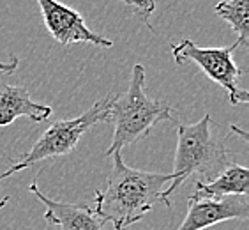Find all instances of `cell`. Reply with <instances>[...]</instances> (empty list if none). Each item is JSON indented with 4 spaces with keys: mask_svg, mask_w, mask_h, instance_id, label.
Returning <instances> with one entry per match:
<instances>
[{
    "mask_svg": "<svg viewBox=\"0 0 249 230\" xmlns=\"http://www.w3.org/2000/svg\"><path fill=\"white\" fill-rule=\"evenodd\" d=\"M52 106L36 103L25 87L0 85V128L13 124L18 117L43 122L52 117Z\"/></svg>",
    "mask_w": 249,
    "mask_h": 230,
    "instance_id": "cell-9",
    "label": "cell"
},
{
    "mask_svg": "<svg viewBox=\"0 0 249 230\" xmlns=\"http://www.w3.org/2000/svg\"><path fill=\"white\" fill-rule=\"evenodd\" d=\"M41 15H43L44 25L48 29L57 43L76 44V43H90L101 46V48H111L113 43L110 39L103 38L94 30L87 27L83 16L78 11L71 9L69 5L58 2V0H37Z\"/></svg>",
    "mask_w": 249,
    "mask_h": 230,
    "instance_id": "cell-6",
    "label": "cell"
},
{
    "mask_svg": "<svg viewBox=\"0 0 249 230\" xmlns=\"http://www.w3.org/2000/svg\"><path fill=\"white\" fill-rule=\"evenodd\" d=\"M18 64H19V58L16 55H11L7 62H0V73L11 75V73H15L18 69Z\"/></svg>",
    "mask_w": 249,
    "mask_h": 230,
    "instance_id": "cell-13",
    "label": "cell"
},
{
    "mask_svg": "<svg viewBox=\"0 0 249 230\" xmlns=\"http://www.w3.org/2000/svg\"><path fill=\"white\" fill-rule=\"evenodd\" d=\"M248 218V197L187 198V214L178 230H203L223 221Z\"/></svg>",
    "mask_w": 249,
    "mask_h": 230,
    "instance_id": "cell-7",
    "label": "cell"
},
{
    "mask_svg": "<svg viewBox=\"0 0 249 230\" xmlns=\"http://www.w3.org/2000/svg\"><path fill=\"white\" fill-rule=\"evenodd\" d=\"M249 170L242 165L230 163L209 182L196 181V190L189 198H225L248 197Z\"/></svg>",
    "mask_w": 249,
    "mask_h": 230,
    "instance_id": "cell-10",
    "label": "cell"
},
{
    "mask_svg": "<svg viewBox=\"0 0 249 230\" xmlns=\"http://www.w3.org/2000/svg\"><path fill=\"white\" fill-rule=\"evenodd\" d=\"M110 177L106 188L96 193L94 211L101 220L110 221L115 230H127L138 223L156 204L172 207L164 198V186L173 181L172 173H152L129 168L122 153L111 154Z\"/></svg>",
    "mask_w": 249,
    "mask_h": 230,
    "instance_id": "cell-1",
    "label": "cell"
},
{
    "mask_svg": "<svg viewBox=\"0 0 249 230\" xmlns=\"http://www.w3.org/2000/svg\"><path fill=\"white\" fill-rule=\"evenodd\" d=\"M113 99H115V96L103 97V99L96 101L89 110L83 112L76 119H62L53 122L48 130L39 136V140L32 145L29 153H25L19 159L13 161L5 172L0 173V182L9 179L13 173L34 167L44 159L71 154L80 142V138L90 130L92 126L110 120V108Z\"/></svg>",
    "mask_w": 249,
    "mask_h": 230,
    "instance_id": "cell-4",
    "label": "cell"
},
{
    "mask_svg": "<svg viewBox=\"0 0 249 230\" xmlns=\"http://www.w3.org/2000/svg\"><path fill=\"white\" fill-rule=\"evenodd\" d=\"M120 2H124L127 7H131V9L150 27L149 18L154 13V9H156V2H154V0H120Z\"/></svg>",
    "mask_w": 249,
    "mask_h": 230,
    "instance_id": "cell-12",
    "label": "cell"
},
{
    "mask_svg": "<svg viewBox=\"0 0 249 230\" xmlns=\"http://www.w3.org/2000/svg\"><path fill=\"white\" fill-rule=\"evenodd\" d=\"M172 106L164 101L152 99L145 89V67L134 64L127 91L115 96L110 108V120L113 122V140L106 156L122 153L127 145L149 136L150 130L161 120H172Z\"/></svg>",
    "mask_w": 249,
    "mask_h": 230,
    "instance_id": "cell-3",
    "label": "cell"
},
{
    "mask_svg": "<svg viewBox=\"0 0 249 230\" xmlns=\"http://www.w3.org/2000/svg\"><path fill=\"white\" fill-rule=\"evenodd\" d=\"M237 48H239L237 41L226 48H201V46H196L193 43L191 39H184L178 44H173L172 53L177 64H182L186 60L196 64L212 82L228 92L231 105H248V91L239 87V83H237L242 71L233 62V57H231L233 50Z\"/></svg>",
    "mask_w": 249,
    "mask_h": 230,
    "instance_id": "cell-5",
    "label": "cell"
},
{
    "mask_svg": "<svg viewBox=\"0 0 249 230\" xmlns=\"http://www.w3.org/2000/svg\"><path fill=\"white\" fill-rule=\"evenodd\" d=\"M216 15L230 25L239 46H249V0H223L216 5Z\"/></svg>",
    "mask_w": 249,
    "mask_h": 230,
    "instance_id": "cell-11",
    "label": "cell"
},
{
    "mask_svg": "<svg viewBox=\"0 0 249 230\" xmlns=\"http://www.w3.org/2000/svg\"><path fill=\"white\" fill-rule=\"evenodd\" d=\"M230 130H231V131H235V133H239V136H242L244 140H248V133H246V131H240L239 128H237V126H231Z\"/></svg>",
    "mask_w": 249,
    "mask_h": 230,
    "instance_id": "cell-14",
    "label": "cell"
},
{
    "mask_svg": "<svg viewBox=\"0 0 249 230\" xmlns=\"http://www.w3.org/2000/svg\"><path fill=\"white\" fill-rule=\"evenodd\" d=\"M29 192L46 207L44 220L50 225H58L62 230H105V221L96 214L94 207L53 200L39 190L37 182L30 184Z\"/></svg>",
    "mask_w": 249,
    "mask_h": 230,
    "instance_id": "cell-8",
    "label": "cell"
},
{
    "mask_svg": "<svg viewBox=\"0 0 249 230\" xmlns=\"http://www.w3.org/2000/svg\"><path fill=\"white\" fill-rule=\"evenodd\" d=\"M228 165V151L223 138L214 131L211 115L205 114L196 124H178L177 151L172 172L173 181L164 190V198L172 202L170 197L177 192V188L195 173L209 182Z\"/></svg>",
    "mask_w": 249,
    "mask_h": 230,
    "instance_id": "cell-2",
    "label": "cell"
},
{
    "mask_svg": "<svg viewBox=\"0 0 249 230\" xmlns=\"http://www.w3.org/2000/svg\"><path fill=\"white\" fill-rule=\"evenodd\" d=\"M9 200H11V197H4V198H2V200H0V209H2V207H4Z\"/></svg>",
    "mask_w": 249,
    "mask_h": 230,
    "instance_id": "cell-15",
    "label": "cell"
}]
</instances>
